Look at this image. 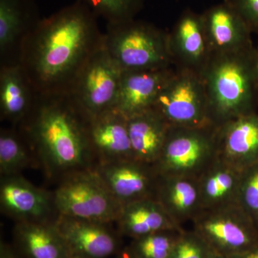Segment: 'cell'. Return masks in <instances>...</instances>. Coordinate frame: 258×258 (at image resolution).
Listing matches in <instances>:
<instances>
[{
	"label": "cell",
	"instance_id": "cell-1",
	"mask_svg": "<svg viewBox=\"0 0 258 258\" xmlns=\"http://www.w3.org/2000/svg\"><path fill=\"white\" fill-rule=\"evenodd\" d=\"M103 35L98 17L76 1L42 19L24 42L19 64L37 93H69Z\"/></svg>",
	"mask_w": 258,
	"mask_h": 258
},
{
	"label": "cell",
	"instance_id": "cell-2",
	"mask_svg": "<svg viewBox=\"0 0 258 258\" xmlns=\"http://www.w3.org/2000/svg\"><path fill=\"white\" fill-rule=\"evenodd\" d=\"M89 118L69 93H37L30 113L18 128L48 179L93 169L96 161Z\"/></svg>",
	"mask_w": 258,
	"mask_h": 258
},
{
	"label": "cell",
	"instance_id": "cell-3",
	"mask_svg": "<svg viewBox=\"0 0 258 258\" xmlns=\"http://www.w3.org/2000/svg\"><path fill=\"white\" fill-rule=\"evenodd\" d=\"M201 78L208 97L211 125L217 127L256 113L258 84L254 47L212 55Z\"/></svg>",
	"mask_w": 258,
	"mask_h": 258
},
{
	"label": "cell",
	"instance_id": "cell-4",
	"mask_svg": "<svg viewBox=\"0 0 258 258\" xmlns=\"http://www.w3.org/2000/svg\"><path fill=\"white\" fill-rule=\"evenodd\" d=\"M103 47L122 71L171 68L168 33L135 18L107 23Z\"/></svg>",
	"mask_w": 258,
	"mask_h": 258
},
{
	"label": "cell",
	"instance_id": "cell-5",
	"mask_svg": "<svg viewBox=\"0 0 258 258\" xmlns=\"http://www.w3.org/2000/svg\"><path fill=\"white\" fill-rule=\"evenodd\" d=\"M217 159L216 127L171 126L154 164L160 176L198 179Z\"/></svg>",
	"mask_w": 258,
	"mask_h": 258
},
{
	"label": "cell",
	"instance_id": "cell-6",
	"mask_svg": "<svg viewBox=\"0 0 258 258\" xmlns=\"http://www.w3.org/2000/svg\"><path fill=\"white\" fill-rule=\"evenodd\" d=\"M52 193L58 215L90 221L115 223L123 208L93 169L63 176Z\"/></svg>",
	"mask_w": 258,
	"mask_h": 258
},
{
	"label": "cell",
	"instance_id": "cell-7",
	"mask_svg": "<svg viewBox=\"0 0 258 258\" xmlns=\"http://www.w3.org/2000/svg\"><path fill=\"white\" fill-rule=\"evenodd\" d=\"M153 109L171 126L201 128L212 125L201 76L174 70L158 95Z\"/></svg>",
	"mask_w": 258,
	"mask_h": 258
},
{
	"label": "cell",
	"instance_id": "cell-8",
	"mask_svg": "<svg viewBox=\"0 0 258 258\" xmlns=\"http://www.w3.org/2000/svg\"><path fill=\"white\" fill-rule=\"evenodd\" d=\"M192 223L212 250L227 257L258 246V229L238 204L203 210Z\"/></svg>",
	"mask_w": 258,
	"mask_h": 258
},
{
	"label": "cell",
	"instance_id": "cell-9",
	"mask_svg": "<svg viewBox=\"0 0 258 258\" xmlns=\"http://www.w3.org/2000/svg\"><path fill=\"white\" fill-rule=\"evenodd\" d=\"M122 73L103 44L85 64L69 93L89 118L111 111L116 106Z\"/></svg>",
	"mask_w": 258,
	"mask_h": 258
},
{
	"label": "cell",
	"instance_id": "cell-10",
	"mask_svg": "<svg viewBox=\"0 0 258 258\" xmlns=\"http://www.w3.org/2000/svg\"><path fill=\"white\" fill-rule=\"evenodd\" d=\"M93 171L120 204L157 197L160 175L152 164L137 159L98 163Z\"/></svg>",
	"mask_w": 258,
	"mask_h": 258
},
{
	"label": "cell",
	"instance_id": "cell-11",
	"mask_svg": "<svg viewBox=\"0 0 258 258\" xmlns=\"http://www.w3.org/2000/svg\"><path fill=\"white\" fill-rule=\"evenodd\" d=\"M0 208L16 223L55 222L58 216L52 191L37 187L20 174L1 176Z\"/></svg>",
	"mask_w": 258,
	"mask_h": 258
},
{
	"label": "cell",
	"instance_id": "cell-12",
	"mask_svg": "<svg viewBox=\"0 0 258 258\" xmlns=\"http://www.w3.org/2000/svg\"><path fill=\"white\" fill-rule=\"evenodd\" d=\"M55 225L71 255L108 258L121 250L118 235L110 227L111 224L58 215Z\"/></svg>",
	"mask_w": 258,
	"mask_h": 258
},
{
	"label": "cell",
	"instance_id": "cell-13",
	"mask_svg": "<svg viewBox=\"0 0 258 258\" xmlns=\"http://www.w3.org/2000/svg\"><path fill=\"white\" fill-rule=\"evenodd\" d=\"M168 46L176 69L201 76L212 56L201 14L185 10L168 33Z\"/></svg>",
	"mask_w": 258,
	"mask_h": 258
},
{
	"label": "cell",
	"instance_id": "cell-14",
	"mask_svg": "<svg viewBox=\"0 0 258 258\" xmlns=\"http://www.w3.org/2000/svg\"><path fill=\"white\" fill-rule=\"evenodd\" d=\"M42 20L35 0H0V66L20 64L24 42Z\"/></svg>",
	"mask_w": 258,
	"mask_h": 258
},
{
	"label": "cell",
	"instance_id": "cell-15",
	"mask_svg": "<svg viewBox=\"0 0 258 258\" xmlns=\"http://www.w3.org/2000/svg\"><path fill=\"white\" fill-rule=\"evenodd\" d=\"M217 158L242 172L258 162V113L216 127Z\"/></svg>",
	"mask_w": 258,
	"mask_h": 258
},
{
	"label": "cell",
	"instance_id": "cell-16",
	"mask_svg": "<svg viewBox=\"0 0 258 258\" xmlns=\"http://www.w3.org/2000/svg\"><path fill=\"white\" fill-rule=\"evenodd\" d=\"M201 15L212 55L239 52L254 47L250 29L224 2L205 10Z\"/></svg>",
	"mask_w": 258,
	"mask_h": 258
},
{
	"label": "cell",
	"instance_id": "cell-17",
	"mask_svg": "<svg viewBox=\"0 0 258 258\" xmlns=\"http://www.w3.org/2000/svg\"><path fill=\"white\" fill-rule=\"evenodd\" d=\"M88 132L96 164L134 159L127 118L117 110L90 118Z\"/></svg>",
	"mask_w": 258,
	"mask_h": 258
},
{
	"label": "cell",
	"instance_id": "cell-18",
	"mask_svg": "<svg viewBox=\"0 0 258 258\" xmlns=\"http://www.w3.org/2000/svg\"><path fill=\"white\" fill-rule=\"evenodd\" d=\"M174 71L171 68L123 71L115 109L126 118L150 109Z\"/></svg>",
	"mask_w": 258,
	"mask_h": 258
},
{
	"label": "cell",
	"instance_id": "cell-19",
	"mask_svg": "<svg viewBox=\"0 0 258 258\" xmlns=\"http://www.w3.org/2000/svg\"><path fill=\"white\" fill-rule=\"evenodd\" d=\"M156 200L179 227L203 210L198 180L192 178L160 176Z\"/></svg>",
	"mask_w": 258,
	"mask_h": 258
},
{
	"label": "cell",
	"instance_id": "cell-20",
	"mask_svg": "<svg viewBox=\"0 0 258 258\" xmlns=\"http://www.w3.org/2000/svg\"><path fill=\"white\" fill-rule=\"evenodd\" d=\"M37 93L20 64L0 66L1 120L18 127L30 113Z\"/></svg>",
	"mask_w": 258,
	"mask_h": 258
},
{
	"label": "cell",
	"instance_id": "cell-21",
	"mask_svg": "<svg viewBox=\"0 0 258 258\" xmlns=\"http://www.w3.org/2000/svg\"><path fill=\"white\" fill-rule=\"evenodd\" d=\"M134 159L154 165L160 155L170 125L153 108L127 118Z\"/></svg>",
	"mask_w": 258,
	"mask_h": 258
},
{
	"label": "cell",
	"instance_id": "cell-22",
	"mask_svg": "<svg viewBox=\"0 0 258 258\" xmlns=\"http://www.w3.org/2000/svg\"><path fill=\"white\" fill-rule=\"evenodd\" d=\"M120 235L132 239L167 230H181L171 220L154 199H146L123 205L115 222Z\"/></svg>",
	"mask_w": 258,
	"mask_h": 258
},
{
	"label": "cell",
	"instance_id": "cell-23",
	"mask_svg": "<svg viewBox=\"0 0 258 258\" xmlns=\"http://www.w3.org/2000/svg\"><path fill=\"white\" fill-rule=\"evenodd\" d=\"M240 176V171L217 158L198 179L203 210L237 204Z\"/></svg>",
	"mask_w": 258,
	"mask_h": 258
},
{
	"label": "cell",
	"instance_id": "cell-24",
	"mask_svg": "<svg viewBox=\"0 0 258 258\" xmlns=\"http://www.w3.org/2000/svg\"><path fill=\"white\" fill-rule=\"evenodd\" d=\"M15 240L28 258H68L69 249L55 222H17Z\"/></svg>",
	"mask_w": 258,
	"mask_h": 258
},
{
	"label": "cell",
	"instance_id": "cell-25",
	"mask_svg": "<svg viewBox=\"0 0 258 258\" xmlns=\"http://www.w3.org/2000/svg\"><path fill=\"white\" fill-rule=\"evenodd\" d=\"M38 165L26 139L16 127L0 131V174L18 175L29 166Z\"/></svg>",
	"mask_w": 258,
	"mask_h": 258
},
{
	"label": "cell",
	"instance_id": "cell-26",
	"mask_svg": "<svg viewBox=\"0 0 258 258\" xmlns=\"http://www.w3.org/2000/svg\"><path fill=\"white\" fill-rule=\"evenodd\" d=\"M182 230H163L132 239L127 248L137 258H169Z\"/></svg>",
	"mask_w": 258,
	"mask_h": 258
},
{
	"label": "cell",
	"instance_id": "cell-27",
	"mask_svg": "<svg viewBox=\"0 0 258 258\" xmlns=\"http://www.w3.org/2000/svg\"><path fill=\"white\" fill-rule=\"evenodd\" d=\"M86 5L107 23H116L135 18L144 0H76Z\"/></svg>",
	"mask_w": 258,
	"mask_h": 258
},
{
	"label": "cell",
	"instance_id": "cell-28",
	"mask_svg": "<svg viewBox=\"0 0 258 258\" xmlns=\"http://www.w3.org/2000/svg\"><path fill=\"white\" fill-rule=\"evenodd\" d=\"M237 204L258 229V162L241 172Z\"/></svg>",
	"mask_w": 258,
	"mask_h": 258
},
{
	"label": "cell",
	"instance_id": "cell-29",
	"mask_svg": "<svg viewBox=\"0 0 258 258\" xmlns=\"http://www.w3.org/2000/svg\"><path fill=\"white\" fill-rule=\"evenodd\" d=\"M210 248L194 231L183 230L176 240L169 258H204Z\"/></svg>",
	"mask_w": 258,
	"mask_h": 258
},
{
	"label": "cell",
	"instance_id": "cell-30",
	"mask_svg": "<svg viewBox=\"0 0 258 258\" xmlns=\"http://www.w3.org/2000/svg\"><path fill=\"white\" fill-rule=\"evenodd\" d=\"M243 19L252 32H258V0H224Z\"/></svg>",
	"mask_w": 258,
	"mask_h": 258
},
{
	"label": "cell",
	"instance_id": "cell-31",
	"mask_svg": "<svg viewBox=\"0 0 258 258\" xmlns=\"http://www.w3.org/2000/svg\"><path fill=\"white\" fill-rule=\"evenodd\" d=\"M0 258H20L9 244L2 242L0 244Z\"/></svg>",
	"mask_w": 258,
	"mask_h": 258
},
{
	"label": "cell",
	"instance_id": "cell-32",
	"mask_svg": "<svg viewBox=\"0 0 258 258\" xmlns=\"http://www.w3.org/2000/svg\"><path fill=\"white\" fill-rule=\"evenodd\" d=\"M227 258H258V246L240 253L232 254Z\"/></svg>",
	"mask_w": 258,
	"mask_h": 258
},
{
	"label": "cell",
	"instance_id": "cell-33",
	"mask_svg": "<svg viewBox=\"0 0 258 258\" xmlns=\"http://www.w3.org/2000/svg\"><path fill=\"white\" fill-rule=\"evenodd\" d=\"M113 258H137L134 257L133 254L129 251V249L125 247V249H121L118 253L115 254V257Z\"/></svg>",
	"mask_w": 258,
	"mask_h": 258
},
{
	"label": "cell",
	"instance_id": "cell-34",
	"mask_svg": "<svg viewBox=\"0 0 258 258\" xmlns=\"http://www.w3.org/2000/svg\"><path fill=\"white\" fill-rule=\"evenodd\" d=\"M204 258H227V257L210 249Z\"/></svg>",
	"mask_w": 258,
	"mask_h": 258
},
{
	"label": "cell",
	"instance_id": "cell-35",
	"mask_svg": "<svg viewBox=\"0 0 258 258\" xmlns=\"http://www.w3.org/2000/svg\"><path fill=\"white\" fill-rule=\"evenodd\" d=\"M254 63H255L256 76L258 84V46L254 47Z\"/></svg>",
	"mask_w": 258,
	"mask_h": 258
},
{
	"label": "cell",
	"instance_id": "cell-36",
	"mask_svg": "<svg viewBox=\"0 0 258 258\" xmlns=\"http://www.w3.org/2000/svg\"><path fill=\"white\" fill-rule=\"evenodd\" d=\"M68 258H83V257H79V256L71 255V256H69V257Z\"/></svg>",
	"mask_w": 258,
	"mask_h": 258
}]
</instances>
